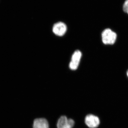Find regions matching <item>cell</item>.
Masks as SVG:
<instances>
[{
  "instance_id": "6da1fadb",
  "label": "cell",
  "mask_w": 128,
  "mask_h": 128,
  "mask_svg": "<svg viewBox=\"0 0 128 128\" xmlns=\"http://www.w3.org/2000/svg\"><path fill=\"white\" fill-rule=\"evenodd\" d=\"M102 40L105 44H113L117 38V34L110 28L104 30L102 34Z\"/></svg>"
},
{
  "instance_id": "52a82bcc",
  "label": "cell",
  "mask_w": 128,
  "mask_h": 128,
  "mask_svg": "<svg viewBox=\"0 0 128 128\" xmlns=\"http://www.w3.org/2000/svg\"><path fill=\"white\" fill-rule=\"evenodd\" d=\"M124 11L128 14V0H125L123 6Z\"/></svg>"
},
{
  "instance_id": "5b68a950",
  "label": "cell",
  "mask_w": 128,
  "mask_h": 128,
  "mask_svg": "<svg viewBox=\"0 0 128 128\" xmlns=\"http://www.w3.org/2000/svg\"><path fill=\"white\" fill-rule=\"evenodd\" d=\"M100 123L99 118L93 114H88L85 118V123L90 128H97L99 126Z\"/></svg>"
},
{
  "instance_id": "8992f818",
  "label": "cell",
  "mask_w": 128,
  "mask_h": 128,
  "mask_svg": "<svg viewBox=\"0 0 128 128\" xmlns=\"http://www.w3.org/2000/svg\"><path fill=\"white\" fill-rule=\"evenodd\" d=\"M33 128H49L48 122L45 118H36L34 121Z\"/></svg>"
},
{
  "instance_id": "3957f363",
  "label": "cell",
  "mask_w": 128,
  "mask_h": 128,
  "mask_svg": "<svg viewBox=\"0 0 128 128\" xmlns=\"http://www.w3.org/2000/svg\"><path fill=\"white\" fill-rule=\"evenodd\" d=\"M82 54L79 50H76L72 57L71 60L69 64L70 68L72 70H76L78 68Z\"/></svg>"
},
{
  "instance_id": "ba28073f",
  "label": "cell",
  "mask_w": 128,
  "mask_h": 128,
  "mask_svg": "<svg viewBox=\"0 0 128 128\" xmlns=\"http://www.w3.org/2000/svg\"><path fill=\"white\" fill-rule=\"evenodd\" d=\"M127 76H128V71H127Z\"/></svg>"
},
{
  "instance_id": "7a4b0ae2",
  "label": "cell",
  "mask_w": 128,
  "mask_h": 128,
  "mask_svg": "<svg viewBox=\"0 0 128 128\" xmlns=\"http://www.w3.org/2000/svg\"><path fill=\"white\" fill-rule=\"evenodd\" d=\"M74 124V121L71 118L68 119L66 116H62L58 120L57 128H72Z\"/></svg>"
},
{
  "instance_id": "277c9868",
  "label": "cell",
  "mask_w": 128,
  "mask_h": 128,
  "mask_svg": "<svg viewBox=\"0 0 128 128\" xmlns=\"http://www.w3.org/2000/svg\"><path fill=\"white\" fill-rule=\"evenodd\" d=\"M67 26L66 24L62 22H60L56 23L53 26V32L57 36H62L66 32Z\"/></svg>"
}]
</instances>
